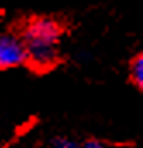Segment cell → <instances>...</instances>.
Here are the masks:
<instances>
[{"mask_svg":"<svg viewBox=\"0 0 143 148\" xmlns=\"http://www.w3.org/2000/svg\"><path fill=\"white\" fill-rule=\"evenodd\" d=\"M60 26L54 19L36 17L24 29L26 60L36 69L50 67L57 59V41L60 38Z\"/></svg>","mask_w":143,"mask_h":148,"instance_id":"obj_1","label":"cell"},{"mask_svg":"<svg viewBox=\"0 0 143 148\" xmlns=\"http://www.w3.org/2000/svg\"><path fill=\"white\" fill-rule=\"evenodd\" d=\"M23 62H26L23 40L14 35H0V71L17 67Z\"/></svg>","mask_w":143,"mask_h":148,"instance_id":"obj_2","label":"cell"},{"mask_svg":"<svg viewBox=\"0 0 143 148\" xmlns=\"http://www.w3.org/2000/svg\"><path fill=\"white\" fill-rule=\"evenodd\" d=\"M131 79L133 83L142 90L143 88V57L136 55L131 62Z\"/></svg>","mask_w":143,"mask_h":148,"instance_id":"obj_3","label":"cell"},{"mask_svg":"<svg viewBox=\"0 0 143 148\" xmlns=\"http://www.w3.org/2000/svg\"><path fill=\"white\" fill-rule=\"evenodd\" d=\"M85 148H104V147H102V143H98V141H90V143H86Z\"/></svg>","mask_w":143,"mask_h":148,"instance_id":"obj_4","label":"cell"},{"mask_svg":"<svg viewBox=\"0 0 143 148\" xmlns=\"http://www.w3.org/2000/svg\"><path fill=\"white\" fill-rule=\"evenodd\" d=\"M72 148H81V147H72Z\"/></svg>","mask_w":143,"mask_h":148,"instance_id":"obj_5","label":"cell"}]
</instances>
